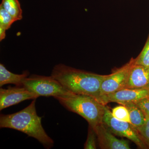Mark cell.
I'll list each match as a JSON object with an SVG mask.
<instances>
[{
    "label": "cell",
    "mask_w": 149,
    "mask_h": 149,
    "mask_svg": "<svg viewBox=\"0 0 149 149\" xmlns=\"http://www.w3.org/2000/svg\"><path fill=\"white\" fill-rule=\"evenodd\" d=\"M22 84L23 87L39 97L53 96L56 98L72 93L52 75L45 76L32 74L25 78Z\"/></svg>",
    "instance_id": "cell-4"
},
{
    "label": "cell",
    "mask_w": 149,
    "mask_h": 149,
    "mask_svg": "<svg viewBox=\"0 0 149 149\" xmlns=\"http://www.w3.org/2000/svg\"><path fill=\"white\" fill-rule=\"evenodd\" d=\"M124 88L149 89V68L134 63Z\"/></svg>",
    "instance_id": "cell-10"
},
{
    "label": "cell",
    "mask_w": 149,
    "mask_h": 149,
    "mask_svg": "<svg viewBox=\"0 0 149 149\" xmlns=\"http://www.w3.org/2000/svg\"><path fill=\"white\" fill-rule=\"evenodd\" d=\"M56 99L66 109L85 118L92 128L102 123L105 105L92 96L71 93Z\"/></svg>",
    "instance_id": "cell-3"
},
{
    "label": "cell",
    "mask_w": 149,
    "mask_h": 149,
    "mask_svg": "<svg viewBox=\"0 0 149 149\" xmlns=\"http://www.w3.org/2000/svg\"><path fill=\"white\" fill-rule=\"evenodd\" d=\"M99 146L102 149H130L128 141L115 137L103 123L94 128Z\"/></svg>",
    "instance_id": "cell-9"
},
{
    "label": "cell",
    "mask_w": 149,
    "mask_h": 149,
    "mask_svg": "<svg viewBox=\"0 0 149 149\" xmlns=\"http://www.w3.org/2000/svg\"><path fill=\"white\" fill-rule=\"evenodd\" d=\"M134 102L141 109L145 116L149 117V96Z\"/></svg>",
    "instance_id": "cell-19"
},
{
    "label": "cell",
    "mask_w": 149,
    "mask_h": 149,
    "mask_svg": "<svg viewBox=\"0 0 149 149\" xmlns=\"http://www.w3.org/2000/svg\"><path fill=\"white\" fill-rule=\"evenodd\" d=\"M128 109L130 123L136 128L143 125L146 117L143 111L134 102H129L123 104Z\"/></svg>",
    "instance_id": "cell-12"
},
{
    "label": "cell",
    "mask_w": 149,
    "mask_h": 149,
    "mask_svg": "<svg viewBox=\"0 0 149 149\" xmlns=\"http://www.w3.org/2000/svg\"><path fill=\"white\" fill-rule=\"evenodd\" d=\"M29 75L28 71H25L21 74L12 73L6 68L3 65L0 64V87L8 84L17 86H23V81Z\"/></svg>",
    "instance_id": "cell-11"
},
{
    "label": "cell",
    "mask_w": 149,
    "mask_h": 149,
    "mask_svg": "<svg viewBox=\"0 0 149 149\" xmlns=\"http://www.w3.org/2000/svg\"><path fill=\"white\" fill-rule=\"evenodd\" d=\"M146 117V121L143 125L137 129L143 141L149 148V117Z\"/></svg>",
    "instance_id": "cell-18"
},
{
    "label": "cell",
    "mask_w": 149,
    "mask_h": 149,
    "mask_svg": "<svg viewBox=\"0 0 149 149\" xmlns=\"http://www.w3.org/2000/svg\"><path fill=\"white\" fill-rule=\"evenodd\" d=\"M135 64L149 68V34L143 50L139 56L135 58Z\"/></svg>",
    "instance_id": "cell-15"
},
{
    "label": "cell",
    "mask_w": 149,
    "mask_h": 149,
    "mask_svg": "<svg viewBox=\"0 0 149 149\" xmlns=\"http://www.w3.org/2000/svg\"><path fill=\"white\" fill-rule=\"evenodd\" d=\"M149 96V89L123 88L113 93L100 96L97 100L105 105L113 102L123 104L129 102H136Z\"/></svg>",
    "instance_id": "cell-7"
},
{
    "label": "cell",
    "mask_w": 149,
    "mask_h": 149,
    "mask_svg": "<svg viewBox=\"0 0 149 149\" xmlns=\"http://www.w3.org/2000/svg\"><path fill=\"white\" fill-rule=\"evenodd\" d=\"M134 63L135 58H132L128 63L108 74L102 83L99 97L124 88L130 69Z\"/></svg>",
    "instance_id": "cell-6"
},
{
    "label": "cell",
    "mask_w": 149,
    "mask_h": 149,
    "mask_svg": "<svg viewBox=\"0 0 149 149\" xmlns=\"http://www.w3.org/2000/svg\"><path fill=\"white\" fill-rule=\"evenodd\" d=\"M15 22L13 17L0 5V29L6 30L9 29L12 24Z\"/></svg>",
    "instance_id": "cell-14"
},
{
    "label": "cell",
    "mask_w": 149,
    "mask_h": 149,
    "mask_svg": "<svg viewBox=\"0 0 149 149\" xmlns=\"http://www.w3.org/2000/svg\"><path fill=\"white\" fill-rule=\"evenodd\" d=\"M1 5L13 17L15 21L22 18V11L18 0H2Z\"/></svg>",
    "instance_id": "cell-13"
},
{
    "label": "cell",
    "mask_w": 149,
    "mask_h": 149,
    "mask_svg": "<svg viewBox=\"0 0 149 149\" xmlns=\"http://www.w3.org/2000/svg\"><path fill=\"white\" fill-rule=\"evenodd\" d=\"M96 135L95 132L94 128L89 125L88 138L87 141L85 143L84 149H95L97 148L96 144Z\"/></svg>",
    "instance_id": "cell-17"
},
{
    "label": "cell",
    "mask_w": 149,
    "mask_h": 149,
    "mask_svg": "<svg viewBox=\"0 0 149 149\" xmlns=\"http://www.w3.org/2000/svg\"><path fill=\"white\" fill-rule=\"evenodd\" d=\"M102 123L112 133L127 138L141 148H148L137 128L130 123L118 120L113 117L111 112L106 106L105 107Z\"/></svg>",
    "instance_id": "cell-5"
},
{
    "label": "cell",
    "mask_w": 149,
    "mask_h": 149,
    "mask_svg": "<svg viewBox=\"0 0 149 149\" xmlns=\"http://www.w3.org/2000/svg\"><path fill=\"white\" fill-rule=\"evenodd\" d=\"M35 100L20 111L12 114H1L0 127L23 132L29 137L37 139L46 148H51L53 146L54 141L43 128L42 118L38 116L36 111Z\"/></svg>",
    "instance_id": "cell-2"
},
{
    "label": "cell",
    "mask_w": 149,
    "mask_h": 149,
    "mask_svg": "<svg viewBox=\"0 0 149 149\" xmlns=\"http://www.w3.org/2000/svg\"><path fill=\"white\" fill-rule=\"evenodd\" d=\"M51 75L70 92L92 96L96 100L100 96L102 83L108 76L79 70L63 64L55 65Z\"/></svg>",
    "instance_id": "cell-1"
},
{
    "label": "cell",
    "mask_w": 149,
    "mask_h": 149,
    "mask_svg": "<svg viewBox=\"0 0 149 149\" xmlns=\"http://www.w3.org/2000/svg\"><path fill=\"white\" fill-rule=\"evenodd\" d=\"M111 113L113 116L116 119L131 123L129 112L124 106L115 107L112 110Z\"/></svg>",
    "instance_id": "cell-16"
},
{
    "label": "cell",
    "mask_w": 149,
    "mask_h": 149,
    "mask_svg": "<svg viewBox=\"0 0 149 149\" xmlns=\"http://www.w3.org/2000/svg\"><path fill=\"white\" fill-rule=\"evenodd\" d=\"M39 96L23 86L10 87L0 89V110L16 105L27 100H35Z\"/></svg>",
    "instance_id": "cell-8"
}]
</instances>
